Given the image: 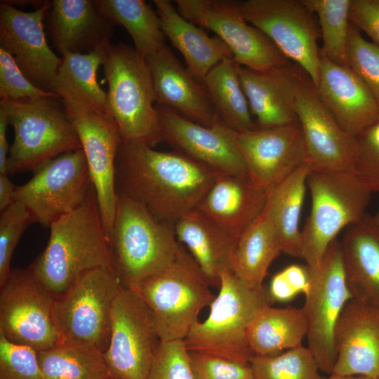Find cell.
Masks as SVG:
<instances>
[{
    "instance_id": "obj_8",
    "label": "cell",
    "mask_w": 379,
    "mask_h": 379,
    "mask_svg": "<svg viewBox=\"0 0 379 379\" xmlns=\"http://www.w3.org/2000/svg\"><path fill=\"white\" fill-rule=\"evenodd\" d=\"M198 265L184 249L167 268L129 287L150 309L161 341L184 340L200 312L215 296Z\"/></svg>"
},
{
    "instance_id": "obj_7",
    "label": "cell",
    "mask_w": 379,
    "mask_h": 379,
    "mask_svg": "<svg viewBox=\"0 0 379 379\" xmlns=\"http://www.w3.org/2000/svg\"><path fill=\"white\" fill-rule=\"evenodd\" d=\"M14 131L8 175L35 171L46 162L81 149V144L60 98L0 100Z\"/></svg>"
},
{
    "instance_id": "obj_41",
    "label": "cell",
    "mask_w": 379,
    "mask_h": 379,
    "mask_svg": "<svg viewBox=\"0 0 379 379\" xmlns=\"http://www.w3.org/2000/svg\"><path fill=\"white\" fill-rule=\"evenodd\" d=\"M355 139L356 154L352 171L371 193L379 194V119Z\"/></svg>"
},
{
    "instance_id": "obj_47",
    "label": "cell",
    "mask_w": 379,
    "mask_h": 379,
    "mask_svg": "<svg viewBox=\"0 0 379 379\" xmlns=\"http://www.w3.org/2000/svg\"><path fill=\"white\" fill-rule=\"evenodd\" d=\"M267 291L272 303L290 301L298 294L281 272L273 276Z\"/></svg>"
},
{
    "instance_id": "obj_20",
    "label": "cell",
    "mask_w": 379,
    "mask_h": 379,
    "mask_svg": "<svg viewBox=\"0 0 379 379\" xmlns=\"http://www.w3.org/2000/svg\"><path fill=\"white\" fill-rule=\"evenodd\" d=\"M163 140L220 173L247 175L237 145V131L221 120L205 126L156 104Z\"/></svg>"
},
{
    "instance_id": "obj_31",
    "label": "cell",
    "mask_w": 379,
    "mask_h": 379,
    "mask_svg": "<svg viewBox=\"0 0 379 379\" xmlns=\"http://www.w3.org/2000/svg\"><path fill=\"white\" fill-rule=\"evenodd\" d=\"M282 253L279 237L262 210L260 215L237 238L230 270L250 287L261 288L267 271Z\"/></svg>"
},
{
    "instance_id": "obj_26",
    "label": "cell",
    "mask_w": 379,
    "mask_h": 379,
    "mask_svg": "<svg viewBox=\"0 0 379 379\" xmlns=\"http://www.w3.org/2000/svg\"><path fill=\"white\" fill-rule=\"evenodd\" d=\"M47 14L53 43L62 55L88 53L109 41L113 24L96 0H53Z\"/></svg>"
},
{
    "instance_id": "obj_25",
    "label": "cell",
    "mask_w": 379,
    "mask_h": 379,
    "mask_svg": "<svg viewBox=\"0 0 379 379\" xmlns=\"http://www.w3.org/2000/svg\"><path fill=\"white\" fill-rule=\"evenodd\" d=\"M267 191L247 175L219 173L197 209L236 238L262 213Z\"/></svg>"
},
{
    "instance_id": "obj_9",
    "label": "cell",
    "mask_w": 379,
    "mask_h": 379,
    "mask_svg": "<svg viewBox=\"0 0 379 379\" xmlns=\"http://www.w3.org/2000/svg\"><path fill=\"white\" fill-rule=\"evenodd\" d=\"M123 287L114 272L93 270L55 298L60 344L86 345L104 353L109 342L112 307Z\"/></svg>"
},
{
    "instance_id": "obj_23",
    "label": "cell",
    "mask_w": 379,
    "mask_h": 379,
    "mask_svg": "<svg viewBox=\"0 0 379 379\" xmlns=\"http://www.w3.org/2000/svg\"><path fill=\"white\" fill-rule=\"evenodd\" d=\"M237 72L257 128L298 122L295 98L307 76L299 66L292 62L258 71L238 65Z\"/></svg>"
},
{
    "instance_id": "obj_33",
    "label": "cell",
    "mask_w": 379,
    "mask_h": 379,
    "mask_svg": "<svg viewBox=\"0 0 379 379\" xmlns=\"http://www.w3.org/2000/svg\"><path fill=\"white\" fill-rule=\"evenodd\" d=\"M308 324L303 307L261 308L247 331L248 345L254 356H273L302 346Z\"/></svg>"
},
{
    "instance_id": "obj_38",
    "label": "cell",
    "mask_w": 379,
    "mask_h": 379,
    "mask_svg": "<svg viewBox=\"0 0 379 379\" xmlns=\"http://www.w3.org/2000/svg\"><path fill=\"white\" fill-rule=\"evenodd\" d=\"M253 379H322L310 350L300 346L273 356H254Z\"/></svg>"
},
{
    "instance_id": "obj_32",
    "label": "cell",
    "mask_w": 379,
    "mask_h": 379,
    "mask_svg": "<svg viewBox=\"0 0 379 379\" xmlns=\"http://www.w3.org/2000/svg\"><path fill=\"white\" fill-rule=\"evenodd\" d=\"M310 171L305 164L269 190L263 208L279 237L282 253L294 258L301 255L300 218Z\"/></svg>"
},
{
    "instance_id": "obj_46",
    "label": "cell",
    "mask_w": 379,
    "mask_h": 379,
    "mask_svg": "<svg viewBox=\"0 0 379 379\" xmlns=\"http://www.w3.org/2000/svg\"><path fill=\"white\" fill-rule=\"evenodd\" d=\"M350 21L379 47V0H352Z\"/></svg>"
},
{
    "instance_id": "obj_48",
    "label": "cell",
    "mask_w": 379,
    "mask_h": 379,
    "mask_svg": "<svg viewBox=\"0 0 379 379\" xmlns=\"http://www.w3.org/2000/svg\"><path fill=\"white\" fill-rule=\"evenodd\" d=\"M281 272L298 294L305 295L307 293L310 285V275L307 265L304 267L291 265L285 267Z\"/></svg>"
},
{
    "instance_id": "obj_15",
    "label": "cell",
    "mask_w": 379,
    "mask_h": 379,
    "mask_svg": "<svg viewBox=\"0 0 379 379\" xmlns=\"http://www.w3.org/2000/svg\"><path fill=\"white\" fill-rule=\"evenodd\" d=\"M160 343L149 307L133 290L123 287L112 307L109 342L103 353L112 376L145 379Z\"/></svg>"
},
{
    "instance_id": "obj_43",
    "label": "cell",
    "mask_w": 379,
    "mask_h": 379,
    "mask_svg": "<svg viewBox=\"0 0 379 379\" xmlns=\"http://www.w3.org/2000/svg\"><path fill=\"white\" fill-rule=\"evenodd\" d=\"M0 379H41L38 352L0 333Z\"/></svg>"
},
{
    "instance_id": "obj_18",
    "label": "cell",
    "mask_w": 379,
    "mask_h": 379,
    "mask_svg": "<svg viewBox=\"0 0 379 379\" xmlns=\"http://www.w3.org/2000/svg\"><path fill=\"white\" fill-rule=\"evenodd\" d=\"M52 1L32 12H24L7 1L0 4V48L9 53L25 76L37 87L50 91L61 62L49 48L43 20Z\"/></svg>"
},
{
    "instance_id": "obj_35",
    "label": "cell",
    "mask_w": 379,
    "mask_h": 379,
    "mask_svg": "<svg viewBox=\"0 0 379 379\" xmlns=\"http://www.w3.org/2000/svg\"><path fill=\"white\" fill-rule=\"evenodd\" d=\"M102 14L131 35L135 50L144 60L165 44L160 18L142 0H96Z\"/></svg>"
},
{
    "instance_id": "obj_17",
    "label": "cell",
    "mask_w": 379,
    "mask_h": 379,
    "mask_svg": "<svg viewBox=\"0 0 379 379\" xmlns=\"http://www.w3.org/2000/svg\"><path fill=\"white\" fill-rule=\"evenodd\" d=\"M295 112L311 171H352L356 139L341 128L324 106L307 75L298 91Z\"/></svg>"
},
{
    "instance_id": "obj_42",
    "label": "cell",
    "mask_w": 379,
    "mask_h": 379,
    "mask_svg": "<svg viewBox=\"0 0 379 379\" xmlns=\"http://www.w3.org/2000/svg\"><path fill=\"white\" fill-rule=\"evenodd\" d=\"M0 98L6 100H39L60 98L32 84L22 72L12 55L0 48Z\"/></svg>"
},
{
    "instance_id": "obj_54",
    "label": "cell",
    "mask_w": 379,
    "mask_h": 379,
    "mask_svg": "<svg viewBox=\"0 0 379 379\" xmlns=\"http://www.w3.org/2000/svg\"><path fill=\"white\" fill-rule=\"evenodd\" d=\"M379 379V378H378Z\"/></svg>"
},
{
    "instance_id": "obj_24",
    "label": "cell",
    "mask_w": 379,
    "mask_h": 379,
    "mask_svg": "<svg viewBox=\"0 0 379 379\" xmlns=\"http://www.w3.org/2000/svg\"><path fill=\"white\" fill-rule=\"evenodd\" d=\"M315 87L320 100L351 136L357 137L379 119V105L360 78L349 67L337 65L321 53Z\"/></svg>"
},
{
    "instance_id": "obj_12",
    "label": "cell",
    "mask_w": 379,
    "mask_h": 379,
    "mask_svg": "<svg viewBox=\"0 0 379 379\" xmlns=\"http://www.w3.org/2000/svg\"><path fill=\"white\" fill-rule=\"evenodd\" d=\"M55 300L28 269L12 270L0 286V333L36 352L60 345Z\"/></svg>"
},
{
    "instance_id": "obj_5",
    "label": "cell",
    "mask_w": 379,
    "mask_h": 379,
    "mask_svg": "<svg viewBox=\"0 0 379 379\" xmlns=\"http://www.w3.org/2000/svg\"><path fill=\"white\" fill-rule=\"evenodd\" d=\"M219 288L206 319L197 321L185 338L186 348L250 364L254 354L247 331L258 312L272 304L267 289L248 286L230 270L221 272Z\"/></svg>"
},
{
    "instance_id": "obj_19",
    "label": "cell",
    "mask_w": 379,
    "mask_h": 379,
    "mask_svg": "<svg viewBox=\"0 0 379 379\" xmlns=\"http://www.w3.org/2000/svg\"><path fill=\"white\" fill-rule=\"evenodd\" d=\"M237 145L247 175L268 191L306 164V150L298 122L237 132Z\"/></svg>"
},
{
    "instance_id": "obj_16",
    "label": "cell",
    "mask_w": 379,
    "mask_h": 379,
    "mask_svg": "<svg viewBox=\"0 0 379 379\" xmlns=\"http://www.w3.org/2000/svg\"><path fill=\"white\" fill-rule=\"evenodd\" d=\"M62 103L79 135L109 242L117 199L116 160L122 142L121 134L114 119Z\"/></svg>"
},
{
    "instance_id": "obj_21",
    "label": "cell",
    "mask_w": 379,
    "mask_h": 379,
    "mask_svg": "<svg viewBox=\"0 0 379 379\" xmlns=\"http://www.w3.org/2000/svg\"><path fill=\"white\" fill-rule=\"evenodd\" d=\"M332 373L379 378V306L351 299L338 320Z\"/></svg>"
},
{
    "instance_id": "obj_39",
    "label": "cell",
    "mask_w": 379,
    "mask_h": 379,
    "mask_svg": "<svg viewBox=\"0 0 379 379\" xmlns=\"http://www.w3.org/2000/svg\"><path fill=\"white\" fill-rule=\"evenodd\" d=\"M347 53V66L364 83L379 105V47L365 39L351 23Z\"/></svg>"
},
{
    "instance_id": "obj_14",
    "label": "cell",
    "mask_w": 379,
    "mask_h": 379,
    "mask_svg": "<svg viewBox=\"0 0 379 379\" xmlns=\"http://www.w3.org/2000/svg\"><path fill=\"white\" fill-rule=\"evenodd\" d=\"M175 3L182 17L215 33L230 48L237 65L263 71L292 63L262 32L244 18L238 1L175 0Z\"/></svg>"
},
{
    "instance_id": "obj_2",
    "label": "cell",
    "mask_w": 379,
    "mask_h": 379,
    "mask_svg": "<svg viewBox=\"0 0 379 379\" xmlns=\"http://www.w3.org/2000/svg\"><path fill=\"white\" fill-rule=\"evenodd\" d=\"M49 228L45 249L27 269L55 298L88 271L114 272L93 187L79 208L54 221Z\"/></svg>"
},
{
    "instance_id": "obj_30",
    "label": "cell",
    "mask_w": 379,
    "mask_h": 379,
    "mask_svg": "<svg viewBox=\"0 0 379 379\" xmlns=\"http://www.w3.org/2000/svg\"><path fill=\"white\" fill-rule=\"evenodd\" d=\"M340 245L352 298L379 306V231L370 216L347 227Z\"/></svg>"
},
{
    "instance_id": "obj_13",
    "label": "cell",
    "mask_w": 379,
    "mask_h": 379,
    "mask_svg": "<svg viewBox=\"0 0 379 379\" xmlns=\"http://www.w3.org/2000/svg\"><path fill=\"white\" fill-rule=\"evenodd\" d=\"M82 149L64 153L34 171L25 184L16 186L14 202L22 204L33 222L44 227L79 208L93 188Z\"/></svg>"
},
{
    "instance_id": "obj_29",
    "label": "cell",
    "mask_w": 379,
    "mask_h": 379,
    "mask_svg": "<svg viewBox=\"0 0 379 379\" xmlns=\"http://www.w3.org/2000/svg\"><path fill=\"white\" fill-rule=\"evenodd\" d=\"M165 36L185 58L187 67L201 81L210 70L226 58H233L227 46L211 37L182 17L169 0H154Z\"/></svg>"
},
{
    "instance_id": "obj_11",
    "label": "cell",
    "mask_w": 379,
    "mask_h": 379,
    "mask_svg": "<svg viewBox=\"0 0 379 379\" xmlns=\"http://www.w3.org/2000/svg\"><path fill=\"white\" fill-rule=\"evenodd\" d=\"M308 269L310 285L302 307L308 324L307 348L320 371L331 375L336 358L335 326L343 308L353 298L346 280L340 241L335 239L320 265Z\"/></svg>"
},
{
    "instance_id": "obj_52",
    "label": "cell",
    "mask_w": 379,
    "mask_h": 379,
    "mask_svg": "<svg viewBox=\"0 0 379 379\" xmlns=\"http://www.w3.org/2000/svg\"><path fill=\"white\" fill-rule=\"evenodd\" d=\"M370 218L375 225V227L378 229L379 231V207L375 213V214L373 216H370Z\"/></svg>"
},
{
    "instance_id": "obj_1",
    "label": "cell",
    "mask_w": 379,
    "mask_h": 379,
    "mask_svg": "<svg viewBox=\"0 0 379 379\" xmlns=\"http://www.w3.org/2000/svg\"><path fill=\"white\" fill-rule=\"evenodd\" d=\"M220 173L178 152L122 142L116 160L121 192L165 222L196 209Z\"/></svg>"
},
{
    "instance_id": "obj_49",
    "label": "cell",
    "mask_w": 379,
    "mask_h": 379,
    "mask_svg": "<svg viewBox=\"0 0 379 379\" xmlns=\"http://www.w3.org/2000/svg\"><path fill=\"white\" fill-rule=\"evenodd\" d=\"M9 125L4 110L0 108V175H8L9 149L6 131Z\"/></svg>"
},
{
    "instance_id": "obj_37",
    "label": "cell",
    "mask_w": 379,
    "mask_h": 379,
    "mask_svg": "<svg viewBox=\"0 0 379 379\" xmlns=\"http://www.w3.org/2000/svg\"><path fill=\"white\" fill-rule=\"evenodd\" d=\"M315 14L321 32L320 53L330 61L347 66V41L352 0H303ZM348 67V66H347Z\"/></svg>"
},
{
    "instance_id": "obj_51",
    "label": "cell",
    "mask_w": 379,
    "mask_h": 379,
    "mask_svg": "<svg viewBox=\"0 0 379 379\" xmlns=\"http://www.w3.org/2000/svg\"><path fill=\"white\" fill-rule=\"evenodd\" d=\"M324 379V378H322ZM325 379H371L369 378L362 375H344L331 373L328 378Z\"/></svg>"
},
{
    "instance_id": "obj_27",
    "label": "cell",
    "mask_w": 379,
    "mask_h": 379,
    "mask_svg": "<svg viewBox=\"0 0 379 379\" xmlns=\"http://www.w3.org/2000/svg\"><path fill=\"white\" fill-rule=\"evenodd\" d=\"M110 44L106 42L88 53L62 55L50 91L81 110L112 118L107 93L96 79L97 71L102 65Z\"/></svg>"
},
{
    "instance_id": "obj_45",
    "label": "cell",
    "mask_w": 379,
    "mask_h": 379,
    "mask_svg": "<svg viewBox=\"0 0 379 379\" xmlns=\"http://www.w3.org/2000/svg\"><path fill=\"white\" fill-rule=\"evenodd\" d=\"M194 379H253L250 364L198 351H188Z\"/></svg>"
},
{
    "instance_id": "obj_50",
    "label": "cell",
    "mask_w": 379,
    "mask_h": 379,
    "mask_svg": "<svg viewBox=\"0 0 379 379\" xmlns=\"http://www.w3.org/2000/svg\"><path fill=\"white\" fill-rule=\"evenodd\" d=\"M16 186L7 175H0V211H2L14 202Z\"/></svg>"
},
{
    "instance_id": "obj_53",
    "label": "cell",
    "mask_w": 379,
    "mask_h": 379,
    "mask_svg": "<svg viewBox=\"0 0 379 379\" xmlns=\"http://www.w3.org/2000/svg\"><path fill=\"white\" fill-rule=\"evenodd\" d=\"M114 379H120V378H114Z\"/></svg>"
},
{
    "instance_id": "obj_36",
    "label": "cell",
    "mask_w": 379,
    "mask_h": 379,
    "mask_svg": "<svg viewBox=\"0 0 379 379\" xmlns=\"http://www.w3.org/2000/svg\"><path fill=\"white\" fill-rule=\"evenodd\" d=\"M41 379H114L103 353L91 346L60 344L38 352Z\"/></svg>"
},
{
    "instance_id": "obj_28",
    "label": "cell",
    "mask_w": 379,
    "mask_h": 379,
    "mask_svg": "<svg viewBox=\"0 0 379 379\" xmlns=\"http://www.w3.org/2000/svg\"><path fill=\"white\" fill-rule=\"evenodd\" d=\"M174 224L177 239L188 248L211 286L219 287L221 272L230 270L237 238L197 208Z\"/></svg>"
},
{
    "instance_id": "obj_3",
    "label": "cell",
    "mask_w": 379,
    "mask_h": 379,
    "mask_svg": "<svg viewBox=\"0 0 379 379\" xmlns=\"http://www.w3.org/2000/svg\"><path fill=\"white\" fill-rule=\"evenodd\" d=\"M109 244L114 272L126 288L163 271L183 250L171 223L123 192L117 193Z\"/></svg>"
},
{
    "instance_id": "obj_22",
    "label": "cell",
    "mask_w": 379,
    "mask_h": 379,
    "mask_svg": "<svg viewBox=\"0 0 379 379\" xmlns=\"http://www.w3.org/2000/svg\"><path fill=\"white\" fill-rule=\"evenodd\" d=\"M157 105L210 126L220 120L204 84L185 67L165 44L145 58Z\"/></svg>"
},
{
    "instance_id": "obj_6",
    "label": "cell",
    "mask_w": 379,
    "mask_h": 379,
    "mask_svg": "<svg viewBox=\"0 0 379 379\" xmlns=\"http://www.w3.org/2000/svg\"><path fill=\"white\" fill-rule=\"evenodd\" d=\"M307 186L311 209L302 229L300 258L315 268L337 235L365 218L371 193L352 171H310Z\"/></svg>"
},
{
    "instance_id": "obj_10",
    "label": "cell",
    "mask_w": 379,
    "mask_h": 379,
    "mask_svg": "<svg viewBox=\"0 0 379 379\" xmlns=\"http://www.w3.org/2000/svg\"><path fill=\"white\" fill-rule=\"evenodd\" d=\"M244 18L262 32L316 86L319 75L321 32L317 18L303 0L238 1Z\"/></svg>"
},
{
    "instance_id": "obj_40",
    "label": "cell",
    "mask_w": 379,
    "mask_h": 379,
    "mask_svg": "<svg viewBox=\"0 0 379 379\" xmlns=\"http://www.w3.org/2000/svg\"><path fill=\"white\" fill-rule=\"evenodd\" d=\"M33 222L28 210L13 202L0 215V286L11 274V261L15 247L28 225Z\"/></svg>"
},
{
    "instance_id": "obj_4",
    "label": "cell",
    "mask_w": 379,
    "mask_h": 379,
    "mask_svg": "<svg viewBox=\"0 0 379 379\" xmlns=\"http://www.w3.org/2000/svg\"><path fill=\"white\" fill-rule=\"evenodd\" d=\"M110 114L122 142L154 147L163 140L152 78L134 48L110 44L102 64Z\"/></svg>"
},
{
    "instance_id": "obj_34",
    "label": "cell",
    "mask_w": 379,
    "mask_h": 379,
    "mask_svg": "<svg viewBox=\"0 0 379 379\" xmlns=\"http://www.w3.org/2000/svg\"><path fill=\"white\" fill-rule=\"evenodd\" d=\"M233 58L219 62L204 79L220 120L237 132L256 128Z\"/></svg>"
},
{
    "instance_id": "obj_44",
    "label": "cell",
    "mask_w": 379,
    "mask_h": 379,
    "mask_svg": "<svg viewBox=\"0 0 379 379\" xmlns=\"http://www.w3.org/2000/svg\"><path fill=\"white\" fill-rule=\"evenodd\" d=\"M145 379H194L184 340L161 341Z\"/></svg>"
}]
</instances>
